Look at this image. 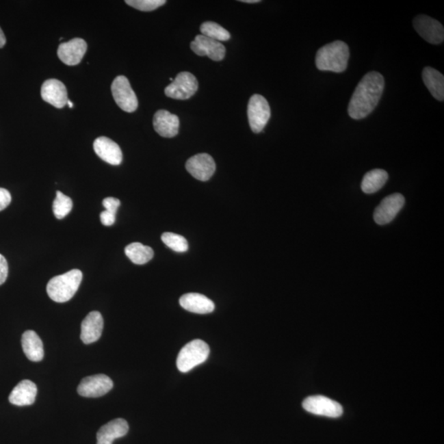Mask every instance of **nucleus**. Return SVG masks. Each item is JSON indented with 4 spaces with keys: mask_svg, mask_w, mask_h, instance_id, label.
<instances>
[{
    "mask_svg": "<svg viewBox=\"0 0 444 444\" xmlns=\"http://www.w3.org/2000/svg\"><path fill=\"white\" fill-rule=\"evenodd\" d=\"M384 89V79L380 73L369 72L361 79L348 105V114L354 120L367 117L377 107Z\"/></svg>",
    "mask_w": 444,
    "mask_h": 444,
    "instance_id": "obj_1",
    "label": "nucleus"
},
{
    "mask_svg": "<svg viewBox=\"0 0 444 444\" xmlns=\"http://www.w3.org/2000/svg\"><path fill=\"white\" fill-rule=\"evenodd\" d=\"M349 58L348 44L341 40H336L317 51L315 63L321 71L342 73L348 68Z\"/></svg>",
    "mask_w": 444,
    "mask_h": 444,
    "instance_id": "obj_2",
    "label": "nucleus"
},
{
    "mask_svg": "<svg viewBox=\"0 0 444 444\" xmlns=\"http://www.w3.org/2000/svg\"><path fill=\"white\" fill-rule=\"evenodd\" d=\"M81 280L83 272L79 270H73L66 274L56 276L47 284V294L55 302H67L79 290Z\"/></svg>",
    "mask_w": 444,
    "mask_h": 444,
    "instance_id": "obj_3",
    "label": "nucleus"
},
{
    "mask_svg": "<svg viewBox=\"0 0 444 444\" xmlns=\"http://www.w3.org/2000/svg\"><path fill=\"white\" fill-rule=\"evenodd\" d=\"M210 354L209 345L202 340H194L186 344L178 354L177 368L187 373L196 366L205 363Z\"/></svg>",
    "mask_w": 444,
    "mask_h": 444,
    "instance_id": "obj_4",
    "label": "nucleus"
},
{
    "mask_svg": "<svg viewBox=\"0 0 444 444\" xmlns=\"http://www.w3.org/2000/svg\"><path fill=\"white\" fill-rule=\"evenodd\" d=\"M270 117L271 109L267 101L259 94L252 96L248 104V119L252 131L262 132Z\"/></svg>",
    "mask_w": 444,
    "mask_h": 444,
    "instance_id": "obj_5",
    "label": "nucleus"
},
{
    "mask_svg": "<svg viewBox=\"0 0 444 444\" xmlns=\"http://www.w3.org/2000/svg\"><path fill=\"white\" fill-rule=\"evenodd\" d=\"M112 92L114 99L120 109L129 113L136 111L138 107L137 96L127 77L123 75L116 77L112 85Z\"/></svg>",
    "mask_w": 444,
    "mask_h": 444,
    "instance_id": "obj_6",
    "label": "nucleus"
},
{
    "mask_svg": "<svg viewBox=\"0 0 444 444\" xmlns=\"http://www.w3.org/2000/svg\"><path fill=\"white\" fill-rule=\"evenodd\" d=\"M198 83L195 76L189 72H182L165 89V94L170 99L187 100L198 91Z\"/></svg>",
    "mask_w": 444,
    "mask_h": 444,
    "instance_id": "obj_7",
    "label": "nucleus"
},
{
    "mask_svg": "<svg viewBox=\"0 0 444 444\" xmlns=\"http://www.w3.org/2000/svg\"><path fill=\"white\" fill-rule=\"evenodd\" d=\"M413 26L417 34L426 42L433 44L443 42V26L437 20L427 15H419L414 19Z\"/></svg>",
    "mask_w": 444,
    "mask_h": 444,
    "instance_id": "obj_8",
    "label": "nucleus"
},
{
    "mask_svg": "<svg viewBox=\"0 0 444 444\" xmlns=\"http://www.w3.org/2000/svg\"><path fill=\"white\" fill-rule=\"evenodd\" d=\"M303 407L309 413L331 418L340 417L343 413L339 403L324 396L307 397L303 402Z\"/></svg>",
    "mask_w": 444,
    "mask_h": 444,
    "instance_id": "obj_9",
    "label": "nucleus"
},
{
    "mask_svg": "<svg viewBox=\"0 0 444 444\" xmlns=\"http://www.w3.org/2000/svg\"><path fill=\"white\" fill-rule=\"evenodd\" d=\"M111 378L105 374H95L81 381L77 393L84 397H99L109 392L113 388Z\"/></svg>",
    "mask_w": 444,
    "mask_h": 444,
    "instance_id": "obj_10",
    "label": "nucleus"
},
{
    "mask_svg": "<svg viewBox=\"0 0 444 444\" xmlns=\"http://www.w3.org/2000/svg\"><path fill=\"white\" fill-rule=\"evenodd\" d=\"M405 205V198L401 194H393L382 199L374 213V221L378 225H386L397 217Z\"/></svg>",
    "mask_w": 444,
    "mask_h": 444,
    "instance_id": "obj_11",
    "label": "nucleus"
},
{
    "mask_svg": "<svg viewBox=\"0 0 444 444\" xmlns=\"http://www.w3.org/2000/svg\"><path fill=\"white\" fill-rule=\"evenodd\" d=\"M186 170L197 180L207 181L215 173L216 163L209 154H197L187 161Z\"/></svg>",
    "mask_w": 444,
    "mask_h": 444,
    "instance_id": "obj_12",
    "label": "nucleus"
},
{
    "mask_svg": "<svg viewBox=\"0 0 444 444\" xmlns=\"http://www.w3.org/2000/svg\"><path fill=\"white\" fill-rule=\"evenodd\" d=\"M191 50L198 56H207L214 61H222L225 58L226 47L218 40L198 35L190 44Z\"/></svg>",
    "mask_w": 444,
    "mask_h": 444,
    "instance_id": "obj_13",
    "label": "nucleus"
},
{
    "mask_svg": "<svg viewBox=\"0 0 444 444\" xmlns=\"http://www.w3.org/2000/svg\"><path fill=\"white\" fill-rule=\"evenodd\" d=\"M87 49V42L83 39L75 38L68 42L61 43L57 54L64 64L75 66L83 60Z\"/></svg>",
    "mask_w": 444,
    "mask_h": 444,
    "instance_id": "obj_14",
    "label": "nucleus"
},
{
    "mask_svg": "<svg viewBox=\"0 0 444 444\" xmlns=\"http://www.w3.org/2000/svg\"><path fill=\"white\" fill-rule=\"evenodd\" d=\"M42 97L46 103L61 109L68 103V92L65 85L57 79L44 81L42 87Z\"/></svg>",
    "mask_w": 444,
    "mask_h": 444,
    "instance_id": "obj_15",
    "label": "nucleus"
},
{
    "mask_svg": "<svg viewBox=\"0 0 444 444\" xmlns=\"http://www.w3.org/2000/svg\"><path fill=\"white\" fill-rule=\"evenodd\" d=\"M104 320L99 312L92 311L85 317L81 325V340L92 344L100 339L103 334Z\"/></svg>",
    "mask_w": 444,
    "mask_h": 444,
    "instance_id": "obj_16",
    "label": "nucleus"
},
{
    "mask_svg": "<svg viewBox=\"0 0 444 444\" xmlns=\"http://www.w3.org/2000/svg\"><path fill=\"white\" fill-rule=\"evenodd\" d=\"M93 148L97 156L109 164L119 166L123 160V153L120 146L111 138L107 137L96 138Z\"/></svg>",
    "mask_w": 444,
    "mask_h": 444,
    "instance_id": "obj_17",
    "label": "nucleus"
},
{
    "mask_svg": "<svg viewBox=\"0 0 444 444\" xmlns=\"http://www.w3.org/2000/svg\"><path fill=\"white\" fill-rule=\"evenodd\" d=\"M155 131L159 135L164 138H173L177 136L180 129V120L177 116L165 109H160L155 114L153 118Z\"/></svg>",
    "mask_w": 444,
    "mask_h": 444,
    "instance_id": "obj_18",
    "label": "nucleus"
},
{
    "mask_svg": "<svg viewBox=\"0 0 444 444\" xmlns=\"http://www.w3.org/2000/svg\"><path fill=\"white\" fill-rule=\"evenodd\" d=\"M129 423L124 419H116L101 428L97 432L96 444H112L116 439L128 434Z\"/></svg>",
    "mask_w": 444,
    "mask_h": 444,
    "instance_id": "obj_19",
    "label": "nucleus"
},
{
    "mask_svg": "<svg viewBox=\"0 0 444 444\" xmlns=\"http://www.w3.org/2000/svg\"><path fill=\"white\" fill-rule=\"evenodd\" d=\"M180 304L185 311L198 315H207L214 311L215 304L207 296L198 293H188L182 296Z\"/></svg>",
    "mask_w": 444,
    "mask_h": 444,
    "instance_id": "obj_20",
    "label": "nucleus"
},
{
    "mask_svg": "<svg viewBox=\"0 0 444 444\" xmlns=\"http://www.w3.org/2000/svg\"><path fill=\"white\" fill-rule=\"evenodd\" d=\"M38 387L31 380H23L12 391L9 400L18 406H30L36 401Z\"/></svg>",
    "mask_w": 444,
    "mask_h": 444,
    "instance_id": "obj_21",
    "label": "nucleus"
},
{
    "mask_svg": "<svg viewBox=\"0 0 444 444\" xmlns=\"http://www.w3.org/2000/svg\"><path fill=\"white\" fill-rule=\"evenodd\" d=\"M22 345L24 353L28 360L39 362L44 358V346L42 339L38 334L28 330L23 334Z\"/></svg>",
    "mask_w": 444,
    "mask_h": 444,
    "instance_id": "obj_22",
    "label": "nucleus"
},
{
    "mask_svg": "<svg viewBox=\"0 0 444 444\" xmlns=\"http://www.w3.org/2000/svg\"><path fill=\"white\" fill-rule=\"evenodd\" d=\"M423 83L436 100H444V77L441 73L431 67H426L422 72Z\"/></svg>",
    "mask_w": 444,
    "mask_h": 444,
    "instance_id": "obj_23",
    "label": "nucleus"
},
{
    "mask_svg": "<svg viewBox=\"0 0 444 444\" xmlns=\"http://www.w3.org/2000/svg\"><path fill=\"white\" fill-rule=\"evenodd\" d=\"M389 174L384 170L374 169L366 173L361 183V189L365 194L378 192L386 184Z\"/></svg>",
    "mask_w": 444,
    "mask_h": 444,
    "instance_id": "obj_24",
    "label": "nucleus"
},
{
    "mask_svg": "<svg viewBox=\"0 0 444 444\" xmlns=\"http://www.w3.org/2000/svg\"><path fill=\"white\" fill-rule=\"evenodd\" d=\"M125 254L137 265H142L148 263L154 256L153 248L138 242L132 243L126 246Z\"/></svg>",
    "mask_w": 444,
    "mask_h": 444,
    "instance_id": "obj_25",
    "label": "nucleus"
},
{
    "mask_svg": "<svg viewBox=\"0 0 444 444\" xmlns=\"http://www.w3.org/2000/svg\"><path fill=\"white\" fill-rule=\"evenodd\" d=\"M202 35L218 42H226L231 38L230 32L213 22L203 23L200 27Z\"/></svg>",
    "mask_w": 444,
    "mask_h": 444,
    "instance_id": "obj_26",
    "label": "nucleus"
},
{
    "mask_svg": "<svg viewBox=\"0 0 444 444\" xmlns=\"http://www.w3.org/2000/svg\"><path fill=\"white\" fill-rule=\"evenodd\" d=\"M73 209L72 199L60 191H57L56 198L53 203V213L57 219L61 220L66 217Z\"/></svg>",
    "mask_w": 444,
    "mask_h": 444,
    "instance_id": "obj_27",
    "label": "nucleus"
},
{
    "mask_svg": "<svg viewBox=\"0 0 444 444\" xmlns=\"http://www.w3.org/2000/svg\"><path fill=\"white\" fill-rule=\"evenodd\" d=\"M163 243L171 250L177 252H185L189 250V244L184 236L166 232L161 235Z\"/></svg>",
    "mask_w": 444,
    "mask_h": 444,
    "instance_id": "obj_28",
    "label": "nucleus"
},
{
    "mask_svg": "<svg viewBox=\"0 0 444 444\" xmlns=\"http://www.w3.org/2000/svg\"><path fill=\"white\" fill-rule=\"evenodd\" d=\"M125 3L138 10L150 12L164 5L166 1V0H127Z\"/></svg>",
    "mask_w": 444,
    "mask_h": 444,
    "instance_id": "obj_29",
    "label": "nucleus"
},
{
    "mask_svg": "<svg viewBox=\"0 0 444 444\" xmlns=\"http://www.w3.org/2000/svg\"><path fill=\"white\" fill-rule=\"evenodd\" d=\"M103 205L105 210L116 215L117 210L120 206V201L118 198L109 197L104 199Z\"/></svg>",
    "mask_w": 444,
    "mask_h": 444,
    "instance_id": "obj_30",
    "label": "nucleus"
},
{
    "mask_svg": "<svg viewBox=\"0 0 444 444\" xmlns=\"http://www.w3.org/2000/svg\"><path fill=\"white\" fill-rule=\"evenodd\" d=\"M9 275V265L5 257L0 254V286L6 282Z\"/></svg>",
    "mask_w": 444,
    "mask_h": 444,
    "instance_id": "obj_31",
    "label": "nucleus"
},
{
    "mask_svg": "<svg viewBox=\"0 0 444 444\" xmlns=\"http://www.w3.org/2000/svg\"><path fill=\"white\" fill-rule=\"evenodd\" d=\"M12 201L11 194L5 189L0 188V211L5 210Z\"/></svg>",
    "mask_w": 444,
    "mask_h": 444,
    "instance_id": "obj_32",
    "label": "nucleus"
},
{
    "mask_svg": "<svg viewBox=\"0 0 444 444\" xmlns=\"http://www.w3.org/2000/svg\"><path fill=\"white\" fill-rule=\"evenodd\" d=\"M101 222L103 225L105 226H112L116 222V214L109 213V211L105 210L100 215Z\"/></svg>",
    "mask_w": 444,
    "mask_h": 444,
    "instance_id": "obj_33",
    "label": "nucleus"
},
{
    "mask_svg": "<svg viewBox=\"0 0 444 444\" xmlns=\"http://www.w3.org/2000/svg\"><path fill=\"white\" fill-rule=\"evenodd\" d=\"M6 44V38L5 34H3L1 27H0V48H3L5 46Z\"/></svg>",
    "mask_w": 444,
    "mask_h": 444,
    "instance_id": "obj_34",
    "label": "nucleus"
},
{
    "mask_svg": "<svg viewBox=\"0 0 444 444\" xmlns=\"http://www.w3.org/2000/svg\"><path fill=\"white\" fill-rule=\"evenodd\" d=\"M240 2L248 3H259V0H240Z\"/></svg>",
    "mask_w": 444,
    "mask_h": 444,
    "instance_id": "obj_35",
    "label": "nucleus"
},
{
    "mask_svg": "<svg viewBox=\"0 0 444 444\" xmlns=\"http://www.w3.org/2000/svg\"><path fill=\"white\" fill-rule=\"evenodd\" d=\"M67 104L68 105V107H70V108H73V103H72L71 101H68V103H67Z\"/></svg>",
    "mask_w": 444,
    "mask_h": 444,
    "instance_id": "obj_36",
    "label": "nucleus"
}]
</instances>
